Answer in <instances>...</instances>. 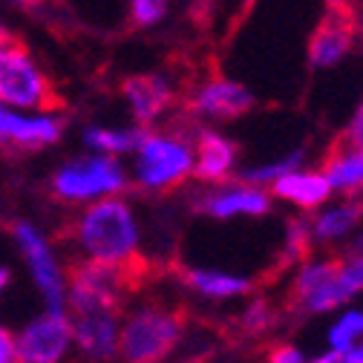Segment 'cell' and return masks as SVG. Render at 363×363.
I'll return each instance as SVG.
<instances>
[{"label":"cell","mask_w":363,"mask_h":363,"mask_svg":"<svg viewBox=\"0 0 363 363\" xmlns=\"http://www.w3.org/2000/svg\"><path fill=\"white\" fill-rule=\"evenodd\" d=\"M363 291V254L352 259H326L306 265L297 283L294 297L306 311H329L340 303H349Z\"/></svg>","instance_id":"3957f363"},{"label":"cell","mask_w":363,"mask_h":363,"mask_svg":"<svg viewBox=\"0 0 363 363\" xmlns=\"http://www.w3.org/2000/svg\"><path fill=\"white\" fill-rule=\"evenodd\" d=\"M185 283L205 294V297H240L251 291V280L248 277H237V274H225V271H208V268H191L185 271Z\"/></svg>","instance_id":"e0dca14e"},{"label":"cell","mask_w":363,"mask_h":363,"mask_svg":"<svg viewBox=\"0 0 363 363\" xmlns=\"http://www.w3.org/2000/svg\"><path fill=\"white\" fill-rule=\"evenodd\" d=\"M245 320H248V326H254V329H262V326L268 323V308H265L262 303H254Z\"/></svg>","instance_id":"4316f807"},{"label":"cell","mask_w":363,"mask_h":363,"mask_svg":"<svg viewBox=\"0 0 363 363\" xmlns=\"http://www.w3.org/2000/svg\"><path fill=\"white\" fill-rule=\"evenodd\" d=\"M9 280H12V271L9 268H0V294H4V289L9 286Z\"/></svg>","instance_id":"4dcf8cb0"},{"label":"cell","mask_w":363,"mask_h":363,"mask_svg":"<svg viewBox=\"0 0 363 363\" xmlns=\"http://www.w3.org/2000/svg\"><path fill=\"white\" fill-rule=\"evenodd\" d=\"M133 6V21L139 26H150L164 18L167 12V0H130Z\"/></svg>","instance_id":"7402d4cb"},{"label":"cell","mask_w":363,"mask_h":363,"mask_svg":"<svg viewBox=\"0 0 363 363\" xmlns=\"http://www.w3.org/2000/svg\"><path fill=\"white\" fill-rule=\"evenodd\" d=\"M360 216H363V205L360 202L326 211L323 216H317V222L311 225V237H317V240H337V237H343V234H349L354 228Z\"/></svg>","instance_id":"d6986e66"},{"label":"cell","mask_w":363,"mask_h":363,"mask_svg":"<svg viewBox=\"0 0 363 363\" xmlns=\"http://www.w3.org/2000/svg\"><path fill=\"white\" fill-rule=\"evenodd\" d=\"M196 150H199V162L194 164V173L205 182H219L225 179V173L231 170V164L237 162V147L222 139V135L202 130L196 139Z\"/></svg>","instance_id":"5bb4252c"},{"label":"cell","mask_w":363,"mask_h":363,"mask_svg":"<svg viewBox=\"0 0 363 363\" xmlns=\"http://www.w3.org/2000/svg\"><path fill=\"white\" fill-rule=\"evenodd\" d=\"M191 170H194V159H191L188 145L147 133V139L139 147V167H135L145 188L179 185Z\"/></svg>","instance_id":"52a82bcc"},{"label":"cell","mask_w":363,"mask_h":363,"mask_svg":"<svg viewBox=\"0 0 363 363\" xmlns=\"http://www.w3.org/2000/svg\"><path fill=\"white\" fill-rule=\"evenodd\" d=\"M194 107L211 118H240L254 107V99L245 86L225 78H213L196 93Z\"/></svg>","instance_id":"7c38bea8"},{"label":"cell","mask_w":363,"mask_h":363,"mask_svg":"<svg viewBox=\"0 0 363 363\" xmlns=\"http://www.w3.org/2000/svg\"><path fill=\"white\" fill-rule=\"evenodd\" d=\"M72 340L78 349L96 360H107L118 349V311H86L75 314Z\"/></svg>","instance_id":"8fae6325"},{"label":"cell","mask_w":363,"mask_h":363,"mask_svg":"<svg viewBox=\"0 0 363 363\" xmlns=\"http://www.w3.org/2000/svg\"><path fill=\"white\" fill-rule=\"evenodd\" d=\"M18 4H21V6H26V9H35V6H43L47 0H18Z\"/></svg>","instance_id":"1f68e13d"},{"label":"cell","mask_w":363,"mask_h":363,"mask_svg":"<svg viewBox=\"0 0 363 363\" xmlns=\"http://www.w3.org/2000/svg\"><path fill=\"white\" fill-rule=\"evenodd\" d=\"M78 240L81 248L89 254V262L121 271L130 283L139 231H135L130 208L121 199H101L89 205L78 222Z\"/></svg>","instance_id":"6da1fadb"},{"label":"cell","mask_w":363,"mask_h":363,"mask_svg":"<svg viewBox=\"0 0 363 363\" xmlns=\"http://www.w3.org/2000/svg\"><path fill=\"white\" fill-rule=\"evenodd\" d=\"M268 196L257 188H234V191H222L213 194L202 202V211L219 219H228V216H262L268 211Z\"/></svg>","instance_id":"2e32d148"},{"label":"cell","mask_w":363,"mask_h":363,"mask_svg":"<svg viewBox=\"0 0 363 363\" xmlns=\"http://www.w3.org/2000/svg\"><path fill=\"white\" fill-rule=\"evenodd\" d=\"M326 179L332 188L343 191L363 188V150H343L335 145V153L326 162Z\"/></svg>","instance_id":"ac0fdd59"},{"label":"cell","mask_w":363,"mask_h":363,"mask_svg":"<svg viewBox=\"0 0 363 363\" xmlns=\"http://www.w3.org/2000/svg\"><path fill=\"white\" fill-rule=\"evenodd\" d=\"M265 363H306V357H303V352L297 346H277L274 352L268 354Z\"/></svg>","instance_id":"d4e9b609"},{"label":"cell","mask_w":363,"mask_h":363,"mask_svg":"<svg viewBox=\"0 0 363 363\" xmlns=\"http://www.w3.org/2000/svg\"><path fill=\"white\" fill-rule=\"evenodd\" d=\"M357 21L354 15L346 12H326L323 21L317 23L308 40V61L314 67H335L349 50L354 40Z\"/></svg>","instance_id":"30bf717a"},{"label":"cell","mask_w":363,"mask_h":363,"mask_svg":"<svg viewBox=\"0 0 363 363\" xmlns=\"http://www.w3.org/2000/svg\"><path fill=\"white\" fill-rule=\"evenodd\" d=\"M72 340V323L64 311H47L29 320L15 340L18 363H58Z\"/></svg>","instance_id":"5b68a950"},{"label":"cell","mask_w":363,"mask_h":363,"mask_svg":"<svg viewBox=\"0 0 363 363\" xmlns=\"http://www.w3.org/2000/svg\"><path fill=\"white\" fill-rule=\"evenodd\" d=\"M360 340H363V311L343 314L329 332V343L337 352H349V349L360 346Z\"/></svg>","instance_id":"44dd1931"},{"label":"cell","mask_w":363,"mask_h":363,"mask_svg":"<svg viewBox=\"0 0 363 363\" xmlns=\"http://www.w3.org/2000/svg\"><path fill=\"white\" fill-rule=\"evenodd\" d=\"M52 188L64 199H89L99 194H113L124 188V173L110 156L81 159L72 164H64L52 176Z\"/></svg>","instance_id":"8992f818"},{"label":"cell","mask_w":363,"mask_h":363,"mask_svg":"<svg viewBox=\"0 0 363 363\" xmlns=\"http://www.w3.org/2000/svg\"><path fill=\"white\" fill-rule=\"evenodd\" d=\"M326 4H329V12H346V15H354L352 0H326Z\"/></svg>","instance_id":"f1b7e54d"},{"label":"cell","mask_w":363,"mask_h":363,"mask_svg":"<svg viewBox=\"0 0 363 363\" xmlns=\"http://www.w3.org/2000/svg\"><path fill=\"white\" fill-rule=\"evenodd\" d=\"M337 147H343V150H363V104L357 107V113H354L352 124L346 127V133L337 139Z\"/></svg>","instance_id":"cb8c5ba5"},{"label":"cell","mask_w":363,"mask_h":363,"mask_svg":"<svg viewBox=\"0 0 363 363\" xmlns=\"http://www.w3.org/2000/svg\"><path fill=\"white\" fill-rule=\"evenodd\" d=\"M121 93L130 101L133 116H135V121H139V124H150L173 101L170 86L159 75H130L121 84Z\"/></svg>","instance_id":"4fadbf2b"},{"label":"cell","mask_w":363,"mask_h":363,"mask_svg":"<svg viewBox=\"0 0 363 363\" xmlns=\"http://www.w3.org/2000/svg\"><path fill=\"white\" fill-rule=\"evenodd\" d=\"M64 121L61 118H23L0 104V147L15 153H35L50 147L61 139Z\"/></svg>","instance_id":"9c48e42d"},{"label":"cell","mask_w":363,"mask_h":363,"mask_svg":"<svg viewBox=\"0 0 363 363\" xmlns=\"http://www.w3.org/2000/svg\"><path fill=\"white\" fill-rule=\"evenodd\" d=\"M4 101L40 113L64 110V99L35 64L29 43L0 23V104Z\"/></svg>","instance_id":"7a4b0ae2"},{"label":"cell","mask_w":363,"mask_h":363,"mask_svg":"<svg viewBox=\"0 0 363 363\" xmlns=\"http://www.w3.org/2000/svg\"><path fill=\"white\" fill-rule=\"evenodd\" d=\"M349 363H363V343L349 349Z\"/></svg>","instance_id":"f546056e"},{"label":"cell","mask_w":363,"mask_h":363,"mask_svg":"<svg viewBox=\"0 0 363 363\" xmlns=\"http://www.w3.org/2000/svg\"><path fill=\"white\" fill-rule=\"evenodd\" d=\"M300 164V153L283 159V162H274V164H265V167H257V170H245V179L248 182H271V179H280L286 173H294V167Z\"/></svg>","instance_id":"603a6c76"},{"label":"cell","mask_w":363,"mask_h":363,"mask_svg":"<svg viewBox=\"0 0 363 363\" xmlns=\"http://www.w3.org/2000/svg\"><path fill=\"white\" fill-rule=\"evenodd\" d=\"M311 363H349V352L332 349V352H326V354H320V357H314Z\"/></svg>","instance_id":"83f0119b"},{"label":"cell","mask_w":363,"mask_h":363,"mask_svg":"<svg viewBox=\"0 0 363 363\" xmlns=\"http://www.w3.org/2000/svg\"><path fill=\"white\" fill-rule=\"evenodd\" d=\"M274 194L300 208H317L329 199L332 185L323 173H286L274 182Z\"/></svg>","instance_id":"9a60e30c"},{"label":"cell","mask_w":363,"mask_h":363,"mask_svg":"<svg viewBox=\"0 0 363 363\" xmlns=\"http://www.w3.org/2000/svg\"><path fill=\"white\" fill-rule=\"evenodd\" d=\"M84 139L89 147H99L104 153H127V150H139L142 142L147 139L145 130H101V127H89L84 133Z\"/></svg>","instance_id":"ffe728a7"},{"label":"cell","mask_w":363,"mask_h":363,"mask_svg":"<svg viewBox=\"0 0 363 363\" xmlns=\"http://www.w3.org/2000/svg\"><path fill=\"white\" fill-rule=\"evenodd\" d=\"M0 363H18L15 360V337L6 326H0Z\"/></svg>","instance_id":"484cf974"},{"label":"cell","mask_w":363,"mask_h":363,"mask_svg":"<svg viewBox=\"0 0 363 363\" xmlns=\"http://www.w3.org/2000/svg\"><path fill=\"white\" fill-rule=\"evenodd\" d=\"M182 337V317L170 308H139L118 332V352L127 363H159Z\"/></svg>","instance_id":"277c9868"},{"label":"cell","mask_w":363,"mask_h":363,"mask_svg":"<svg viewBox=\"0 0 363 363\" xmlns=\"http://www.w3.org/2000/svg\"><path fill=\"white\" fill-rule=\"evenodd\" d=\"M15 240L23 251V257H26V265L32 271V280H35L38 291L47 297L50 311H61V306H64V277H61L58 262H55L47 240H43L29 222L15 225Z\"/></svg>","instance_id":"ba28073f"}]
</instances>
